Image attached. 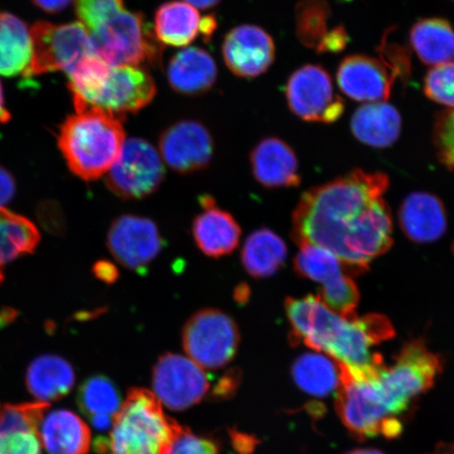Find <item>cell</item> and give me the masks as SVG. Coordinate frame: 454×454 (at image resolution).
Here are the masks:
<instances>
[{
  "label": "cell",
  "instance_id": "8d00e7d4",
  "mask_svg": "<svg viewBox=\"0 0 454 454\" xmlns=\"http://www.w3.org/2000/svg\"><path fill=\"white\" fill-rule=\"evenodd\" d=\"M434 144L440 160L454 170V110L442 113L436 121Z\"/></svg>",
  "mask_w": 454,
  "mask_h": 454
},
{
  "label": "cell",
  "instance_id": "d590c367",
  "mask_svg": "<svg viewBox=\"0 0 454 454\" xmlns=\"http://www.w3.org/2000/svg\"><path fill=\"white\" fill-rule=\"evenodd\" d=\"M160 454H219L212 441L200 438L190 429L178 426Z\"/></svg>",
  "mask_w": 454,
  "mask_h": 454
},
{
  "label": "cell",
  "instance_id": "52a82bcc",
  "mask_svg": "<svg viewBox=\"0 0 454 454\" xmlns=\"http://www.w3.org/2000/svg\"><path fill=\"white\" fill-rule=\"evenodd\" d=\"M340 384L336 390L338 416L354 438L364 441L373 436L395 439L402 434L403 424L390 412L379 372L366 374L339 364ZM383 368V367H382Z\"/></svg>",
  "mask_w": 454,
  "mask_h": 454
},
{
  "label": "cell",
  "instance_id": "1f68e13d",
  "mask_svg": "<svg viewBox=\"0 0 454 454\" xmlns=\"http://www.w3.org/2000/svg\"><path fill=\"white\" fill-rule=\"evenodd\" d=\"M294 265L300 277L321 284L346 272L336 255L325 248L315 246L301 247Z\"/></svg>",
  "mask_w": 454,
  "mask_h": 454
},
{
  "label": "cell",
  "instance_id": "e0dca14e",
  "mask_svg": "<svg viewBox=\"0 0 454 454\" xmlns=\"http://www.w3.org/2000/svg\"><path fill=\"white\" fill-rule=\"evenodd\" d=\"M337 76L340 89L348 98L364 102L388 99L394 82L387 66L365 55L346 57Z\"/></svg>",
  "mask_w": 454,
  "mask_h": 454
},
{
  "label": "cell",
  "instance_id": "74e56055",
  "mask_svg": "<svg viewBox=\"0 0 454 454\" xmlns=\"http://www.w3.org/2000/svg\"><path fill=\"white\" fill-rule=\"evenodd\" d=\"M0 454H43L35 431L0 434Z\"/></svg>",
  "mask_w": 454,
  "mask_h": 454
},
{
  "label": "cell",
  "instance_id": "8fae6325",
  "mask_svg": "<svg viewBox=\"0 0 454 454\" xmlns=\"http://www.w3.org/2000/svg\"><path fill=\"white\" fill-rule=\"evenodd\" d=\"M166 175L160 154L150 142L130 138L107 172L106 185L123 200H140L154 194Z\"/></svg>",
  "mask_w": 454,
  "mask_h": 454
},
{
  "label": "cell",
  "instance_id": "f546056e",
  "mask_svg": "<svg viewBox=\"0 0 454 454\" xmlns=\"http://www.w3.org/2000/svg\"><path fill=\"white\" fill-rule=\"evenodd\" d=\"M38 242L39 232L30 220L0 209V282L4 266L33 252Z\"/></svg>",
  "mask_w": 454,
  "mask_h": 454
},
{
  "label": "cell",
  "instance_id": "7402d4cb",
  "mask_svg": "<svg viewBox=\"0 0 454 454\" xmlns=\"http://www.w3.org/2000/svg\"><path fill=\"white\" fill-rule=\"evenodd\" d=\"M37 434L48 454H87L90 450L88 425L71 411H45Z\"/></svg>",
  "mask_w": 454,
  "mask_h": 454
},
{
  "label": "cell",
  "instance_id": "ab89813d",
  "mask_svg": "<svg viewBox=\"0 0 454 454\" xmlns=\"http://www.w3.org/2000/svg\"><path fill=\"white\" fill-rule=\"evenodd\" d=\"M96 277L106 283H114L118 279L119 271L115 265L109 261H99L94 266Z\"/></svg>",
  "mask_w": 454,
  "mask_h": 454
},
{
  "label": "cell",
  "instance_id": "9a60e30c",
  "mask_svg": "<svg viewBox=\"0 0 454 454\" xmlns=\"http://www.w3.org/2000/svg\"><path fill=\"white\" fill-rule=\"evenodd\" d=\"M159 150L162 160L175 172L192 174L211 163L214 140L202 123L183 121L164 130Z\"/></svg>",
  "mask_w": 454,
  "mask_h": 454
},
{
  "label": "cell",
  "instance_id": "9c48e42d",
  "mask_svg": "<svg viewBox=\"0 0 454 454\" xmlns=\"http://www.w3.org/2000/svg\"><path fill=\"white\" fill-rule=\"evenodd\" d=\"M32 57L24 75L64 71L69 73L84 57L94 53L92 43L82 22L53 25L39 21L30 30Z\"/></svg>",
  "mask_w": 454,
  "mask_h": 454
},
{
  "label": "cell",
  "instance_id": "6da1fadb",
  "mask_svg": "<svg viewBox=\"0 0 454 454\" xmlns=\"http://www.w3.org/2000/svg\"><path fill=\"white\" fill-rule=\"evenodd\" d=\"M383 173L355 169L305 192L293 215L292 237L301 247L327 249L348 274L361 275L393 246V220Z\"/></svg>",
  "mask_w": 454,
  "mask_h": 454
},
{
  "label": "cell",
  "instance_id": "44dd1931",
  "mask_svg": "<svg viewBox=\"0 0 454 454\" xmlns=\"http://www.w3.org/2000/svg\"><path fill=\"white\" fill-rule=\"evenodd\" d=\"M400 225L413 242L426 244L439 240L447 230L445 207L440 199L428 192H413L402 203Z\"/></svg>",
  "mask_w": 454,
  "mask_h": 454
},
{
  "label": "cell",
  "instance_id": "f6af8a7d",
  "mask_svg": "<svg viewBox=\"0 0 454 454\" xmlns=\"http://www.w3.org/2000/svg\"><path fill=\"white\" fill-rule=\"evenodd\" d=\"M249 294H251V291L247 286H239L236 288L235 299L240 303L247 302Z\"/></svg>",
  "mask_w": 454,
  "mask_h": 454
},
{
  "label": "cell",
  "instance_id": "f1b7e54d",
  "mask_svg": "<svg viewBox=\"0 0 454 454\" xmlns=\"http://www.w3.org/2000/svg\"><path fill=\"white\" fill-rule=\"evenodd\" d=\"M293 377L304 393L325 396L338 389L340 368L332 357L320 353L305 354L294 363Z\"/></svg>",
  "mask_w": 454,
  "mask_h": 454
},
{
  "label": "cell",
  "instance_id": "d6986e66",
  "mask_svg": "<svg viewBox=\"0 0 454 454\" xmlns=\"http://www.w3.org/2000/svg\"><path fill=\"white\" fill-rule=\"evenodd\" d=\"M200 202L203 212L192 223L197 247L211 258L231 254L240 242V225L229 212L215 207L212 196H202Z\"/></svg>",
  "mask_w": 454,
  "mask_h": 454
},
{
  "label": "cell",
  "instance_id": "ba28073f",
  "mask_svg": "<svg viewBox=\"0 0 454 454\" xmlns=\"http://www.w3.org/2000/svg\"><path fill=\"white\" fill-rule=\"evenodd\" d=\"M442 371V360L424 340H413L395 356V364L379 372L378 381L391 413L405 412L414 397L434 387Z\"/></svg>",
  "mask_w": 454,
  "mask_h": 454
},
{
  "label": "cell",
  "instance_id": "4dcf8cb0",
  "mask_svg": "<svg viewBox=\"0 0 454 454\" xmlns=\"http://www.w3.org/2000/svg\"><path fill=\"white\" fill-rule=\"evenodd\" d=\"M77 403L89 418L98 414L115 417L121 407V395L115 384L104 376L88 379L79 388Z\"/></svg>",
  "mask_w": 454,
  "mask_h": 454
},
{
  "label": "cell",
  "instance_id": "7a4b0ae2",
  "mask_svg": "<svg viewBox=\"0 0 454 454\" xmlns=\"http://www.w3.org/2000/svg\"><path fill=\"white\" fill-rule=\"evenodd\" d=\"M286 311L292 344L303 343L351 371L374 373L384 366L381 355L372 348L395 337V328L385 316L346 319L312 294L286 299Z\"/></svg>",
  "mask_w": 454,
  "mask_h": 454
},
{
  "label": "cell",
  "instance_id": "5bb4252c",
  "mask_svg": "<svg viewBox=\"0 0 454 454\" xmlns=\"http://www.w3.org/2000/svg\"><path fill=\"white\" fill-rule=\"evenodd\" d=\"M106 244L119 264L139 274H145L164 246L154 221L136 215H122L114 220Z\"/></svg>",
  "mask_w": 454,
  "mask_h": 454
},
{
  "label": "cell",
  "instance_id": "277c9868",
  "mask_svg": "<svg viewBox=\"0 0 454 454\" xmlns=\"http://www.w3.org/2000/svg\"><path fill=\"white\" fill-rule=\"evenodd\" d=\"M76 111L99 109L121 119L145 109L157 92L154 78L139 66H110L95 53L67 73Z\"/></svg>",
  "mask_w": 454,
  "mask_h": 454
},
{
  "label": "cell",
  "instance_id": "3957f363",
  "mask_svg": "<svg viewBox=\"0 0 454 454\" xmlns=\"http://www.w3.org/2000/svg\"><path fill=\"white\" fill-rule=\"evenodd\" d=\"M79 22L94 53L110 66L158 65L163 47L145 16L130 12L123 0H75Z\"/></svg>",
  "mask_w": 454,
  "mask_h": 454
},
{
  "label": "cell",
  "instance_id": "ee69618b",
  "mask_svg": "<svg viewBox=\"0 0 454 454\" xmlns=\"http://www.w3.org/2000/svg\"><path fill=\"white\" fill-rule=\"evenodd\" d=\"M184 2L192 4L196 9L207 10L218 4L220 0H184Z\"/></svg>",
  "mask_w": 454,
  "mask_h": 454
},
{
  "label": "cell",
  "instance_id": "603a6c76",
  "mask_svg": "<svg viewBox=\"0 0 454 454\" xmlns=\"http://www.w3.org/2000/svg\"><path fill=\"white\" fill-rule=\"evenodd\" d=\"M218 76L217 65L206 50L185 48L170 59L168 79L175 92L197 95L213 87Z\"/></svg>",
  "mask_w": 454,
  "mask_h": 454
},
{
  "label": "cell",
  "instance_id": "7c38bea8",
  "mask_svg": "<svg viewBox=\"0 0 454 454\" xmlns=\"http://www.w3.org/2000/svg\"><path fill=\"white\" fill-rule=\"evenodd\" d=\"M286 93L289 109L305 121L332 123L343 115L344 102L334 94L331 76L319 66H304L294 72Z\"/></svg>",
  "mask_w": 454,
  "mask_h": 454
},
{
  "label": "cell",
  "instance_id": "e575fe53",
  "mask_svg": "<svg viewBox=\"0 0 454 454\" xmlns=\"http://www.w3.org/2000/svg\"><path fill=\"white\" fill-rule=\"evenodd\" d=\"M424 90L431 100L454 109V62L431 69L425 77Z\"/></svg>",
  "mask_w": 454,
  "mask_h": 454
},
{
  "label": "cell",
  "instance_id": "30bf717a",
  "mask_svg": "<svg viewBox=\"0 0 454 454\" xmlns=\"http://www.w3.org/2000/svg\"><path fill=\"white\" fill-rule=\"evenodd\" d=\"M239 343L240 333L236 322L219 309L197 311L184 328L185 353L202 368L219 369L229 364Z\"/></svg>",
  "mask_w": 454,
  "mask_h": 454
},
{
  "label": "cell",
  "instance_id": "b9f144b4",
  "mask_svg": "<svg viewBox=\"0 0 454 454\" xmlns=\"http://www.w3.org/2000/svg\"><path fill=\"white\" fill-rule=\"evenodd\" d=\"M237 380L236 374L235 376H231V374H229V376L221 380L220 384H218L217 387L215 388L214 395L218 397H226L227 395L234 394Z\"/></svg>",
  "mask_w": 454,
  "mask_h": 454
},
{
  "label": "cell",
  "instance_id": "5b68a950",
  "mask_svg": "<svg viewBox=\"0 0 454 454\" xmlns=\"http://www.w3.org/2000/svg\"><path fill=\"white\" fill-rule=\"evenodd\" d=\"M126 133L121 119L99 109L76 111L62 124L59 147L67 166L85 181L109 172L121 154Z\"/></svg>",
  "mask_w": 454,
  "mask_h": 454
},
{
  "label": "cell",
  "instance_id": "8992f818",
  "mask_svg": "<svg viewBox=\"0 0 454 454\" xmlns=\"http://www.w3.org/2000/svg\"><path fill=\"white\" fill-rule=\"evenodd\" d=\"M179 424L166 416L155 394L144 388L129 391L114 417L110 439H98L100 454H160Z\"/></svg>",
  "mask_w": 454,
  "mask_h": 454
},
{
  "label": "cell",
  "instance_id": "cb8c5ba5",
  "mask_svg": "<svg viewBox=\"0 0 454 454\" xmlns=\"http://www.w3.org/2000/svg\"><path fill=\"white\" fill-rule=\"evenodd\" d=\"M402 119L395 106L385 102L362 106L351 119V130L362 144L390 146L400 137Z\"/></svg>",
  "mask_w": 454,
  "mask_h": 454
},
{
  "label": "cell",
  "instance_id": "ac0fdd59",
  "mask_svg": "<svg viewBox=\"0 0 454 454\" xmlns=\"http://www.w3.org/2000/svg\"><path fill=\"white\" fill-rule=\"evenodd\" d=\"M215 27L214 16L202 17L185 2L163 4L155 14V36L159 43L170 47H187L199 35L211 37Z\"/></svg>",
  "mask_w": 454,
  "mask_h": 454
},
{
  "label": "cell",
  "instance_id": "4316f807",
  "mask_svg": "<svg viewBox=\"0 0 454 454\" xmlns=\"http://www.w3.org/2000/svg\"><path fill=\"white\" fill-rule=\"evenodd\" d=\"M414 51L424 64L440 66L454 59V30L445 20H422L411 31Z\"/></svg>",
  "mask_w": 454,
  "mask_h": 454
},
{
  "label": "cell",
  "instance_id": "4fadbf2b",
  "mask_svg": "<svg viewBox=\"0 0 454 454\" xmlns=\"http://www.w3.org/2000/svg\"><path fill=\"white\" fill-rule=\"evenodd\" d=\"M153 386L158 400L176 411L198 404L211 388L202 367L190 357L175 354L159 357L153 372Z\"/></svg>",
  "mask_w": 454,
  "mask_h": 454
},
{
  "label": "cell",
  "instance_id": "bcb514c9",
  "mask_svg": "<svg viewBox=\"0 0 454 454\" xmlns=\"http://www.w3.org/2000/svg\"><path fill=\"white\" fill-rule=\"evenodd\" d=\"M426 454H454V442L440 444L435 447L434 451Z\"/></svg>",
  "mask_w": 454,
  "mask_h": 454
},
{
  "label": "cell",
  "instance_id": "c3c4849f",
  "mask_svg": "<svg viewBox=\"0 0 454 454\" xmlns=\"http://www.w3.org/2000/svg\"><path fill=\"white\" fill-rule=\"evenodd\" d=\"M345 454H385L378 450H372V448H365V450H355Z\"/></svg>",
  "mask_w": 454,
  "mask_h": 454
},
{
  "label": "cell",
  "instance_id": "f35d334b",
  "mask_svg": "<svg viewBox=\"0 0 454 454\" xmlns=\"http://www.w3.org/2000/svg\"><path fill=\"white\" fill-rule=\"evenodd\" d=\"M15 195V183L12 176L7 170L0 168V209L12 201Z\"/></svg>",
  "mask_w": 454,
  "mask_h": 454
},
{
  "label": "cell",
  "instance_id": "83f0119b",
  "mask_svg": "<svg viewBox=\"0 0 454 454\" xmlns=\"http://www.w3.org/2000/svg\"><path fill=\"white\" fill-rule=\"evenodd\" d=\"M32 57L30 31L17 17L0 13V74L14 76L27 70Z\"/></svg>",
  "mask_w": 454,
  "mask_h": 454
},
{
  "label": "cell",
  "instance_id": "7dc6e473",
  "mask_svg": "<svg viewBox=\"0 0 454 454\" xmlns=\"http://www.w3.org/2000/svg\"><path fill=\"white\" fill-rule=\"evenodd\" d=\"M10 121V114L4 107L2 84H0V123L8 122Z\"/></svg>",
  "mask_w": 454,
  "mask_h": 454
},
{
  "label": "cell",
  "instance_id": "d4e9b609",
  "mask_svg": "<svg viewBox=\"0 0 454 454\" xmlns=\"http://www.w3.org/2000/svg\"><path fill=\"white\" fill-rule=\"evenodd\" d=\"M26 382L33 396L48 404L70 393L75 384V372L64 357L44 355L28 366Z\"/></svg>",
  "mask_w": 454,
  "mask_h": 454
},
{
  "label": "cell",
  "instance_id": "7bdbcfd3",
  "mask_svg": "<svg viewBox=\"0 0 454 454\" xmlns=\"http://www.w3.org/2000/svg\"><path fill=\"white\" fill-rule=\"evenodd\" d=\"M94 429L98 431H106L112 428L114 417L106 416V414H98L90 418Z\"/></svg>",
  "mask_w": 454,
  "mask_h": 454
},
{
  "label": "cell",
  "instance_id": "60d3db41",
  "mask_svg": "<svg viewBox=\"0 0 454 454\" xmlns=\"http://www.w3.org/2000/svg\"><path fill=\"white\" fill-rule=\"evenodd\" d=\"M73 0H34L39 8L49 13L61 12L72 4Z\"/></svg>",
  "mask_w": 454,
  "mask_h": 454
},
{
  "label": "cell",
  "instance_id": "ffe728a7",
  "mask_svg": "<svg viewBox=\"0 0 454 454\" xmlns=\"http://www.w3.org/2000/svg\"><path fill=\"white\" fill-rule=\"evenodd\" d=\"M253 174L268 189L298 186L301 183L298 158L292 147L279 138H265L251 154Z\"/></svg>",
  "mask_w": 454,
  "mask_h": 454
},
{
  "label": "cell",
  "instance_id": "d6a6232c",
  "mask_svg": "<svg viewBox=\"0 0 454 454\" xmlns=\"http://www.w3.org/2000/svg\"><path fill=\"white\" fill-rule=\"evenodd\" d=\"M322 286L317 297L326 308L346 319L353 320L357 317L360 292L356 282L346 272Z\"/></svg>",
  "mask_w": 454,
  "mask_h": 454
},
{
  "label": "cell",
  "instance_id": "2e32d148",
  "mask_svg": "<svg viewBox=\"0 0 454 454\" xmlns=\"http://www.w3.org/2000/svg\"><path fill=\"white\" fill-rule=\"evenodd\" d=\"M275 43L263 28L242 25L224 38L223 54L227 67L238 77L262 75L275 60Z\"/></svg>",
  "mask_w": 454,
  "mask_h": 454
},
{
  "label": "cell",
  "instance_id": "484cf974",
  "mask_svg": "<svg viewBox=\"0 0 454 454\" xmlns=\"http://www.w3.org/2000/svg\"><path fill=\"white\" fill-rule=\"evenodd\" d=\"M287 257V247L279 235L259 229L247 238L241 252L244 270L255 279L277 274Z\"/></svg>",
  "mask_w": 454,
  "mask_h": 454
},
{
  "label": "cell",
  "instance_id": "836d02e7",
  "mask_svg": "<svg viewBox=\"0 0 454 454\" xmlns=\"http://www.w3.org/2000/svg\"><path fill=\"white\" fill-rule=\"evenodd\" d=\"M47 403H26V404H0V434L17 431H35L45 411Z\"/></svg>",
  "mask_w": 454,
  "mask_h": 454
}]
</instances>
